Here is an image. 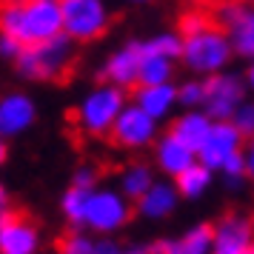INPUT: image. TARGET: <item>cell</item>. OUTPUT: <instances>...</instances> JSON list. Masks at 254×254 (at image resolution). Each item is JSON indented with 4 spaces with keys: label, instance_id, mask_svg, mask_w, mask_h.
<instances>
[{
    "label": "cell",
    "instance_id": "obj_13",
    "mask_svg": "<svg viewBox=\"0 0 254 254\" xmlns=\"http://www.w3.org/2000/svg\"><path fill=\"white\" fill-rule=\"evenodd\" d=\"M194 163H197L194 149H189L186 143H180L172 131H160V137L154 140V146H151V166H154V172L163 174L166 180H174L177 174H183Z\"/></svg>",
    "mask_w": 254,
    "mask_h": 254
},
{
    "label": "cell",
    "instance_id": "obj_42",
    "mask_svg": "<svg viewBox=\"0 0 254 254\" xmlns=\"http://www.w3.org/2000/svg\"><path fill=\"white\" fill-rule=\"evenodd\" d=\"M252 226H254V214H252Z\"/></svg>",
    "mask_w": 254,
    "mask_h": 254
},
{
    "label": "cell",
    "instance_id": "obj_4",
    "mask_svg": "<svg viewBox=\"0 0 254 254\" xmlns=\"http://www.w3.org/2000/svg\"><path fill=\"white\" fill-rule=\"evenodd\" d=\"M234 60V46H231L229 32H223L220 26H208L200 35L183 37V52L180 63L191 71V77H211L229 69Z\"/></svg>",
    "mask_w": 254,
    "mask_h": 254
},
{
    "label": "cell",
    "instance_id": "obj_23",
    "mask_svg": "<svg viewBox=\"0 0 254 254\" xmlns=\"http://www.w3.org/2000/svg\"><path fill=\"white\" fill-rule=\"evenodd\" d=\"M143 52L149 55H160V58L169 60H180V52H183V37L177 35V29H166V32H154L151 37L143 40Z\"/></svg>",
    "mask_w": 254,
    "mask_h": 254
},
{
    "label": "cell",
    "instance_id": "obj_29",
    "mask_svg": "<svg viewBox=\"0 0 254 254\" xmlns=\"http://www.w3.org/2000/svg\"><path fill=\"white\" fill-rule=\"evenodd\" d=\"M220 177H223V183H226V189H231V191H237V189H243V183L249 180V174H246V157L240 154H234L223 169H220Z\"/></svg>",
    "mask_w": 254,
    "mask_h": 254
},
{
    "label": "cell",
    "instance_id": "obj_32",
    "mask_svg": "<svg viewBox=\"0 0 254 254\" xmlns=\"http://www.w3.org/2000/svg\"><path fill=\"white\" fill-rule=\"evenodd\" d=\"M20 43L14 40V37H9V35H0V60H12L14 63V58L20 55Z\"/></svg>",
    "mask_w": 254,
    "mask_h": 254
},
{
    "label": "cell",
    "instance_id": "obj_7",
    "mask_svg": "<svg viewBox=\"0 0 254 254\" xmlns=\"http://www.w3.org/2000/svg\"><path fill=\"white\" fill-rule=\"evenodd\" d=\"M109 137L115 140V146L123 151H146L154 146V140L160 137V123L128 100L123 106V112L117 115Z\"/></svg>",
    "mask_w": 254,
    "mask_h": 254
},
{
    "label": "cell",
    "instance_id": "obj_10",
    "mask_svg": "<svg viewBox=\"0 0 254 254\" xmlns=\"http://www.w3.org/2000/svg\"><path fill=\"white\" fill-rule=\"evenodd\" d=\"M37 103L35 97L23 89H12V92L0 94V137L14 140L23 137L26 131H32L37 123Z\"/></svg>",
    "mask_w": 254,
    "mask_h": 254
},
{
    "label": "cell",
    "instance_id": "obj_9",
    "mask_svg": "<svg viewBox=\"0 0 254 254\" xmlns=\"http://www.w3.org/2000/svg\"><path fill=\"white\" fill-rule=\"evenodd\" d=\"M243 146H246V137L234 128L231 120H214L208 137L197 149V163H203L206 169H211V172L217 174L234 154H240Z\"/></svg>",
    "mask_w": 254,
    "mask_h": 254
},
{
    "label": "cell",
    "instance_id": "obj_21",
    "mask_svg": "<svg viewBox=\"0 0 254 254\" xmlns=\"http://www.w3.org/2000/svg\"><path fill=\"white\" fill-rule=\"evenodd\" d=\"M174 71H177V60H169V58H160V55H149V52H143V60H140V74H137V86L174 83Z\"/></svg>",
    "mask_w": 254,
    "mask_h": 254
},
{
    "label": "cell",
    "instance_id": "obj_34",
    "mask_svg": "<svg viewBox=\"0 0 254 254\" xmlns=\"http://www.w3.org/2000/svg\"><path fill=\"white\" fill-rule=\"evenodd\" d=\"M243 157H246V174L254 180V134L246 137V146H243Z\"/></svg>",
    "mask_w": 254,
    "mask_h": 254
},
{
    "label": "cell",
    "instance_id": "obj_16",
    "mask_svg": "<svg viewBox=\"0 0 254 254\" xmlns=\"http://www.w3.org/2000/svg\"><path fill=\"white\" fill-rule=\"evenodd\" d=\"M151 254H211V223H194L174 237L154 240Z\"/></svg>",
    "mask_w": 254,
    "mask_h": 254
},
{
    "label": "cell",
    "instance_id": "obj_43",
    "mask_svg": "<svg viewBox=\"0 0 254 254\" xmlns=\"http://www.w3.org/2000/svg\"><path fill=\"white\" fill-rule=\"evenodd\" d=\"M0 3H6V0H0Z\"/></svg>",
    "mask_w": 254,
    "mask_h": 254
},
{
    "label": "cell",
    "instance_id": "obj_26",
    "mask_svg": "<svg viewBox=\"0 0 254 254\" xmlns=\"http://www.w3.org/2000/svg\"><path fill=\"white\" fill-rule=\"evenodd\" d=\"M206 100V80L203 77H189L177 83V106L180 109H203Z\"/></svg>",
    "mask_w": 254,
    "mask_h": 254
},
{
    "label": "cell",
    "instance_id": "obj_6",
    "mask_svg": "<svg viewBox=\"0 0 254 254\" xmlns=\"http://www.w3.org/2000/svg\"><path fill=\"white\" fill-rule=\"evenodd\" d=\"M63 35L74 43H94L112 29L109 0H60Z\"/></svg>",
    "mask_w": 254,
    "mask_h": 254
},
{
    "label": "cell",
    "instance_id": "obj_25",
    "mask_svg": "<svg viewBox=\"0 0 254 254\" xmlns=\"http://www.w3.org/2000/svg\"><path fill=\"white\" fill-rule=\"evenodd\" d=\"M94 252H97V237L86 229H71L58 243V254H94Z\"/></svg>",
    "mask_w": 254,
    "mask_h": 254
},
{
    "label": "cell",
    "instance_id": "obj_33",
    "mask_svg": "<svg viewBox=\"0 0 254 254\" xmlns=\"http://www.w3.org/2000/svg\"><path fill=\"white\" fill-rule=\"evenodd\" d=\"M14 214V206H12V194H9V189L0 183V226L6 223V220Z\"/></svg>",
    "mask_w": 254,
    "mask_h": 254
},
{
    "label": "cell",
    "instance_id": "obj_24",
    "mask_svg": "<svg viewBox=\"0 0 254 254\" xmlns=\"http://www.w3.org/2000/svg\"><path fill=\"white\" fill-rule=\"evenodd\" d=\"M229 37H231V46H234V55H240L246 60L254 58V6L246 9V14L229 32Z\"/></svg>",
    "mask_w": 254,
    "mask_h": 254
},
{
    "label": "cell",
    "instance_id": "obj_14",
    "mask_svg": "<svg viewBox=\"0 0 254 254\" xmlns=\"http://www.w3.org/2000/svg\"><path fill=\"white\" fill-rule=\"evenodd\" d=\"M43 234L35 220L23 214H12L0 226V254H40Z\"/></svg>",
    "mask_w": 254,
    "mask_h": 254
},
{
    "label": "cell",
    "instance_id": "obj_27",
    "mask_svg": "<svg viewBox=\"0 0 254 254\" xmlns=\"http://www.w3.org/2000/svg\"><path fill=\"white\" fill-rule=\"evenodd\" d=\"M249 6H243L237 0H217V6H214V12H211V23L220 26L223 32H231L234 26L240 23V17L246 14Z\"/></svg>",
    "mask_w": 254,
    "mask_h": 254
},
{
    "label": "cell",
    "instance_id": "obj_28",
    "mask_svg": "<svg viewBox=\"0 0 254 254\" xmlns=\"http://www.w3.org/2000/svg\"><path fill=\"white\" fill-rule=\"evenodd\" d=\"M211 23V14L206 9H186L177 20V35L180 37H191V35H200L203 29H208Z\"/></svg>",
    "mask_w": 254,
    "mask_h": 254
},
{
    "label": "cell",
    "instance_id": "obj_39",
    "mask_svg": "<svg viewBox=\"0 0 254 254\" xmlns=\"http://www.w3.org/2000/svg\"><path fill=\"white\" fill-rule=\"evenodd\" d=\"M237 3H243V6H254V0H237Z\"/></svg>",
    "mask_w": 254,
    "mask_h": 254
},
{
    "label": "cell",
    "instance_id": "obj_1",
    "mask_svg": "<svg viewBox=\"0 0 254 254\" xmlns=\"http://www.w3.org/2000/svg\"><path fill=\"white\" fill-rule=\"evenodd\" d=\"M63 32L60 0H6L0 3V35L32 46Z\"/></svg>",
    "mask_w": 254,
    "mask_h": 254
},
{
    "label": "cell",
    "instance_id": "obj_36",
    "mask_svg": "<svg viewBox=\"0 0 254 254\" xmlns=\"http://www.w3.org/2000/svg\"><path fill=\"white\" fill-rule=\"evenodd\" d=\"M117 254H151V249H146V246H123Z\"/></svg>",
    "mask_w": 254,
    "mask_h": 254
},
{
    "label": "cell",
    "instance_id": "obj_35",
    "mask_svg": "<svg viewBox=\"0 0 254 254\" xmlns=\"http://www.w3.org/2000/svg\"><path fill=\"white\" fill-rule=\"evenodd\" d=\"M243 80H246V89L254 94V58L249 60V69H246V74H243Z\"/></svg>",
    "mask_w": 254,
    "mask_h": 254
},
{
    "label": "cell",
    "instance_id": "obj_17",
    "mask_svg": "<svg viewBox=\"0 0 254 254\" xmlns=\"http://www.w3.org/2000/svg\"><path fill=\"white\" fill-rule=\"evenodd\" d=\"M131 103L140 106L149 117H154L157 123L169 120L174 115L177 106V83H157V86H134Z\"/></svg>",
    "mask_w": 254,
    "mask_h": 254
},
{
    "label": "cell",
    "instance_id": "obj_15",
    "mask_svg": "<svg viewBox=\"0 0 254 254\" xmlns=\"http://www.w3.org/2000/svg\"><path fill=\"white\" fill-rule=\"evenodd\" d=\"M177 206H180V194L174 189V180H166V177H157L149 186V191L140 200H134V211L146 223H163V220H169L177 211Z\"/></svg>",
    "mask_w": 254,
    "mask_h": 254
},
{
    "label": "cell",
    "instance_id": "obj_12",
    "mask_svg": "<svg viewBox=\"0 0 254 254\" xmlns=\"http://www.w3.org/2000/svg\"><path fill=\"white\" fill-rule=\"evenodd\" d=\"M252 243V217H246L240 211H229L217 223H211V254H243Z\"/></svg>",
    "mask_w": 254,
    "mask_h": 254
},
{
    "label": "cell",
    "instance_id": "obj_2",
    "mask_svg": "<svg viewBox=\"0 0 254 254\" xmlns=\"http://www.w3.org/2000/svg\"><path fill=\"white\" fill-rule=\"evenodd\" d=\"M74 49H77V43L60 32L58 37H49V40L20 49V55L14 58V71L32 83L60 80L74 63Z\"/></svg>",
    "mask_w": 254,
    "mask_h": 254
},
{
    "label": "cell",
    "instance_id": "obj_41",
    "mask_svg": "<svg viewBox=\"0 0 254 254\" xmlns=\"http://www.w3.org/2000/svg\"><path fill=\"white\" fill-rule=\"evenodd\" d=\"M40 254H58V252H40Z\"/></svg>",
    "mask_w": 254,
    "mask_h": 254
},
{
    "label": "cell",
    "instance_id": "obj_19",
    "mask_svg": "<svg viewBox=\"0 0 254 254\" xmlns=\"http://www.w3.org/2000/svg\"><path fill=\"white\" fill-rule=\"evenodd\" d=\"M157 180V172H154V166L146 160H131L126 163L120 172H117V191L126 197V200H140V197L149 191V186Z\"/></svg>",
    "mask_w": 254,
    "mask_h": 254
},
{
    "label": "cell",
    "instance_id": "obj_20",
    "mask_svg": "<svg viewBox=\"0 0 254 254\" xmlns=\"http://www.w3.org/2000/svg\"><path fill=\"white\" fill-rule=\"evenodd\" d=\"M214 186V172L206 169L203 163H194V166H189L183 174H177L174 177V189H177V194L180 200H200V197H206V191Z\"/></svg>",
    "mask_w": 254,
    "mask_h": 254
},
{
    "label": "cell",
    "instance_id": "obj_8",
    "mask_svg": "<svg viewBox=\"0 0 254 254\" xmlns=\"http://www.w3.org/2000/svg\"><path fill=\"white\" fill-rule=\"evenodd\" d=\"M249 97L246 80L237 71H220L206 77V100H203V112L211 120H231V115L237 112V106Z\"/></svg>",
    "mask_w": 254,
    "mask_h": 254
},
{
    "label": "cell",
    "instance_id": "obj_30",
    "mask_svg": "<svg viewBox=\"0 0 254 254\" xmlns=\"http://www.w3.org/2000/svg\"><path fill=\"white\" fill-rule=\"evenodd\" d=\"M231 123H234V128L240 131L243 137H252L254 134V100H243L240 106H237V112L231 115Z\"/></svg>",
    "mask_w": 254,
    "mask_h": 254
},
{
    "label": "cell",
    "instance_id": "obj_3",
    "mask_svg": "<svg viewBox=\"0 0 254 254\" xmlns=\"http://www.w3.org/2000/svg\"><path fill=\"white\" fill-rule=\"evenodd\" d=\"M126 103V89L112 86V83H97L77 100L71 120H74L77 131H83L86 137H109L117 115L123 112Z\"/></svg>",
    "mask_w": 254,
    "mask_h": 254
},
{
    "label": "cell",
    "instance_id": "obj_22",
    "mask_svg": "<svg viewBox=\"0 0 254 254\" xmlns=\"http://www.w3.org/2000/svg\"><path fill=\"white\" fill-rule=\"evenodd\" d=\"M86 200H89V189H77V186H69L58 200V208L63 220L69 223L71 229H80L83 226V211H86Z\"/></svg>",
    "mask_w": 254,
    "mask_h": 254
},
{
    "label": "cell",
    "instance_id": "obj_18",
    "mask_svg": "<svg viewBox=\"0 0 254 254\" xmlns=\"http://www.w3.org/2000/svg\"><path fill=\"white\" fill-rule=\"evenodd\" d=\"M211 117L203 112V109H183L180 115L172 120V126H169V131H172L174 137L180 140V143H186L189 149H200L203 146V140L208 137V131H211Z\"/></svg>",
    "mask_w": 254,
    "mask_h": 254
},
{
    "label": "cell",
    "instance_id": "obj_31",
    "mask_svg": "<svg viewBox=\"0 0 254 254\" xmlns=\"http://www.w3.org/2000/svg\"><path fill=\"white\" fill-rule=\"evenodd\" d=\"M69 186H77V189H97L100 186V172H97V166L92 163H80L74 172H71V183Z\"/></svg>",
    "mask_w": 254,
    "mask_h": 254
},
{
    "label": "cell",
    "instance_id": "obj_40",
    "mask_svg": "<svg viewBox=\"0 0 254 254\" xmlns=\"http://www.w3.org/2000/svg\"><path fill=\"white\" fill-rule=\"evenodd\" d=\"M243 254H254V243H252V246H249V249H246Z\"/></svg>",
    "mask_w": 254,
    "mask_h": 254
},
{
    "label": "cell",
    "instance_id": "obj_37",
    "mask_svg": "<svg viewBox=\"0 0 254 254\" xmlns=\"http://www.w3.org/2000/svg\"><path fill=\"white\" fill-rule=\"evenodd\" d=\"M6 160H9V140L0 137V169L6 166Z\"/></svg>",
    "mask_w": 254,
    "mask_h": 254
},
{
    "label": "cell",
    "instance_id": "obj_5",
    "mask_svg": "<svg viewBox=\"0 0 254 254\" xmlns=\"http://www.w3.org/2000/svg\"><path fill=\"white\" fill-rule=\"evenodd\" d=\"M134 217V203L117 191L115 186H97L89 191L80 229L92 231L94 237H115Z\"/></svg>",
    "mask_w": 254,
    "mask_h": 254
},
{
    "label": "cell",
    "instance_id": "obj_38",
    "mask_svg": "<svg viewBox=\"0 0 254 254\" xmlns=\"http://www.w3.org/2000/svg\"><path fill=\"white\" fill-rule=\"evenodd\" d=\"M120 3H126V6H149L151 0H120Z\"/></svg>",
    "mask_w": 254,
    "mask_h": 254
},
{
    "label": "cell",
    "instance_id": "obj_11",
    "mask_svg": "<svg viewBox=\"0 0 254 254\" xmlns=\"http://www.w3.org/2000/svg\"><path fill=\"white\" fill-rule=\"evenodd\" d=\"M140 60H143V40H126L117 49L106 55L100 66V80L120 86V89H134L140 74Z\"/></svg>",
    "mask_w": 254,
    "mask_h": 254
}]
</instances>
